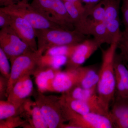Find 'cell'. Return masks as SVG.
<instances>
[{"label":"cell","instance_id":"cell-21","mask_svg":"<svg viewBox=\"0 0 128 128\" xmlns=\"http://www.w3.org/2000/svg\"><path fill=\"white\" fill-rule=\"evenodd\" d=\"M98 79V71L96 67L86 66V70L78 86L85 89H97Z\"/></svg>","mask_w":128,"mask_h":128},{"label":"cell","instance_id":"cell-3","mask_svg":"<svg viewBox=\"0 0 128 128\" xmlns=\"http://www.w3.org/2000/svg\"><path fill=\"white\" fill-rule=\"evenodd\" d=\"M34 98L48 128H60L66 121L60 97L46 96L38 91Z\"/></svg>","mask_w":128,"mask_h":128},{"label":"cell","instance_id":"cell-27","mask_svg":"<svg viewBox=\"0 0 128 128\" xmlns=\"http://www.w3.org/2000/svg\"><path fill=\"white\" fill-rule=\"evenodd\" d=\"M27 123L26 120H23L18 115L0 120V128H14L18 126L25 127Z\"/></svg>","mask_w":128,"mask_h":128},{"label":"cell","instance_id":"cell-33","mask_svg":"<svg viewBox=\"0 0 128 128\" xmlns=\"http://www.w3.org/2000/svg\"><path fill=\"white\" fill-rule=\"evenodd\" d=\"M64 2H68L72 3L75 5L80 11L84 14V5H83V2L81 0H62Z\"/></svg>","mask_w":128,"mask_h":128},{"label":"cell","instance_id":"cell-5","mask_svg":"<svg viewBox=\"0 0 128 128\" xmlns=\"http://www.w3.org/2000/svg\"><path fill=\"white\" fill-rule=\"evenodd\" d=\"M61 102L65 118L68 123L64 124L60 128H114L107 116L92 112L86 114H80Z\"/></svg>","mask_w":128,"mask_h":128},{"label":"cell","instance_id":"cell-6","mask_svg":"<svg viewBox=\"0 0 128 128\" xmlns=\"http://www.w3.org/2000/svg\"><path fill=\"white\" fill-rule=\"evenodd\" d=\"M0 10L11 15L22 18L28 22L36 30L63 28L50 20L28 2H19L1 7Z\"/></svg>","mask_w":128,"mask_h":128},{"label":"cell","instance_id":"cell-29","mask_svg":"<svg viewBox=\"0 0 128 128\" xmlns=\"http://www.w3.org/2000/svg\"><path fill=\"white\" fill-rule=\"evenodd\" d=\"M120 10L122 12L123 23L124 27V31L128 32V0H121Z\"/></svg>","mask_w":128,"mask_h":128},{"label":"cell","instance_id":"cell-26","mask_svg":"<svg viewBox=\"0 0 128 128\" xmlns=\"http://www.w3.org/2000/svg\"><path fill=\"white\" fill-rule=\"evenodd\" d=\"M76 45L54 47L46 50L44 54L61 56H65L68 58L73 53Z\"/></svg>","mask_w":128,"mask_h":128},{"label":"cell","instance_id":"cell-19","mask_svg":"<svg viewBox=\"0 0 128 128\" xmlns=\"http://www.w3.org/2000/svg\"><path fill=\"white\" fill-rule=\"evenodd\" d=\"M24 103L22 104H16L7 100H0V120L22 114L23 111Z\"/></svg>","mask_w":128,"mask_h":128},{"label":"cell","instance_id":"cell-16","mask_svg":"<svg viewBox=\"0 0 128 128\" xmlns=\"http://www.w3.org/2000/svg\"><path fill=\"white\" fill-rule=\"evenodd\" d=\"M28 119L30 128H48V124L35 102L27 99L23 104V112ZM27 121V122H28Z\"/></svg>","mask_w":128,"mask_h":128},{"label":"cell","instance_id":"cell-10","mask_svg":"<svg viewBox=\"0 0 128 128\" xmlns=\"http://www.w3.org/2000/svg\"><path fill=\"white\" fill-rule=\"evenodd\" d=\"M101 45L94 38H86L82 42L76 44L73 53L67 58L66 68H77L81 66Z\"/></svg>","mask_w":128,"mask_h":128},{"label":"cell","instance_id":"cell-23","mask_svg":"<svg viewBox=\"0 0 128 128\" xmlns=\"http://www.w3.org/2000/svg\"><path fill=\"white\" fill-rule=\"evenodd\" d=\"M110 44L115 39L119 38L122 34L120 30V18L110 21L106 23Z\"/></svg>","mask_w":128,"mask_h":128},{"label":"cell","instance_id":"cell-8","mask_svg":"<svg viewBox=\"0 0 128 128\" xmlns=\"http://www.w3.org/2000/svg\"><path fill=\"white\" fill-rule=\"evenodd\" d=\"M0 48L7 56L10 63L18 56L34 51L20 38L10 26L1 29Z\"/></svg>","mask_w":128,"mask_h":128},{"label":"cell","instance_id":"cell-11","mask_svg":"<svg viewBox=\"0 0 128 128\" xmlns=\"http://www.w3.org/2000/svg\"><path fill=\"white\" fill-rule=\"evenodd\" d=\"M62 94L84 101L90 108L92 112L108 116L101 104L97 89H85L79 86H76Z\"/></svg>","mask_w":128,"mask_h":128},{"label":"cell","instance_id":"cell-9","mask_svg":"<svg viewBox=\"0 0 128 128\" xmlns=\"http://www.w3.org/2000/svg\"><path fill=\"white\" fill-rule=\"evenodd\" d=\"M86 66L67 68L57 72L53 82V92L62 94L76 86H79L86 70Z\"/></svg>","mask_w":128,"mask_h":128},{"label":"cell","instance_id":"cell-18","mask_svg":"<svg viewBox=\"0 0 128 128\" xmlns=\"http://www.w3.org/2000/svg\"><path fill=\"white\" fill-rule=\"evenodd\" d=\"M60 98L62 103L77 113L85 114L92 112L87 104L82 100L72 98L64 94H62Z\"/></svg>","mask_w":128,"mask_h":128},{"label":"cell","instance_id":"cell-2","mask_svg":"<svg viewBox=\"0 0 128 128\" xmlns=\"http://www.w3.org/2000/svg\"><path fill=\"white\" fill-rule=\"evenodd\" d=\"M38 50L42 54L54 47L76 45L86 39V35L76 30L62 28L36 30Z\"/></svg>","mask_w":128,"mask_h":128},{"label":"cell","instance_id":"cell-14","mask_svg":"<svg viewBox=\"0 0 128 128\" xmlns=\"http://www.w3.org/2000/svg\"><path fill=\"white\" fill-rule=\"evenodd\" d=\"M31 75H25L15 83L8 95L7 100L16 104H23L33 92L34 85Z\"/></svg>","mask_w":128,"mask_h":128},{"label":"cell","instance_id":"cell-30","mask_svg":"<svg viewBox=\"0 0 128 128\" xmlns=\"http://www.w3.org/2000/svg\"><path fill=\"white\" fill-rule=\"evenodd\" d=\"M11 15L0 10V28H1L10 26Z\"/></svg>","mask_w":128,"mask_h":128},{"label":"cell","instance_id":"cell-15","mask_svg":"<svg viewBox=\"0 0 128 128\" xmlns=\"http://www.w3.org/2000/svg\"><path fill=\"white\" fill-rule=\"evenodd\" d=\"M108 118L114 128H128V99H114Z\"/></svg>","mask_w":128,"mask_h":128},{"label":"cell","instance_id":"cell-4","mask_svg":"<svg viewBox=\"0 0 128 128\" xmlns=\"http://www.w3.org/2000/svg\"><path fill=\"white\" fill-rule=\"evenodd\" d=\"M48 19L67 30L74 29L62 0H32L30 4Z\"/></svg>","mask_w":128,"mask_h":128},{"label":"cell","instance_id":"cell-25","mask_svg":"<svg viewBox=\"0 0 128 128\" xmlns=\"http://www.w3.org/2000/svg\"><path fill=\"white\" fill-rule=\"evenodd\" d=\"M121 59L125 64L128 63V32H122L118 43Z\"/></svg>","mask_w":128,"mask_h":128},{"label":"cell","instance_id":"cell-24","mask_svg":"<svg viewBox=\"0 0 128 128\" xmlns=\"http://www.w3.org/2000/svg\"><path fill=\"white\" fill-rule=\"evenodd\" d=\"M105 16V7L102 0L92 7L88 15V17L96 22H104Z\"/></svg>","mask_w":128,"mask_h":128},{"label":"cell","instance_id":"cell-28","mask_svg":"<svg viewBox=\"0 0 128 128\" xmlns=\"http://www.w3.org/2000/svg\"><path fill=\"white\" fill-rule=\"evenodd\" d=\"M9 58L3 50L0 48V72L1 75L9 80L10 74L11 66Z\"/></svg>","mask_w":128,"mask_h":128},{"label":"cell","instance_id":"cell-1","mask_svg":"<svg viewBox=\"0 0 128 128\" xmlns=\"http://www.w3.org/2000/svg\"><path fill=\"white\" fill-rule=\"evenodd\" d=\"M120 38L115 39L106 49L102 50V64L98 70L97 92L101 104L108 114L110 105L115 98L114 60Z\"/></svg>","mask_w":128,"mask_h":128},{"label":"cell","instance_id":"cell-34","mask_svg":"<svg viewBox=\"0 0 128 128\" xmlns=\"http://www.w3.org/2000/svg\"><path fill=\"white\" fill-rule=\"evenodd\" d=\"M29 0H0V6L1 7L7 6L19 2H28Z\"/></svg>","mask_w":128,"mask_h":128},{"label":"cell","instance_id":"cell-12","mask_svg":"<svg viewBox=\"0 0 128 128\" xmlns=\"http://www.w3.org/2000/svg\"><path fill=\"white\" fill-rule=\"evenodd\" d=\"M11 15L12 20L10 26L32 50L38 51V43L36 41L37 38L35 28L22 18Z\"/></svg>","mask_w":128,"mask_h":128},{"label":"cell","instance_id":"cell-32","mask_svg":"<svg viewBox=\"0 0 128 128\" xmlns=\"http://www.w3.org/2000/svg\"><path fill=\"white\" fill-rule=\"evenodd\" d=\"M102 0H81L83 3H84L85 14L88 16L89 12L92 7Z\"/></svg>","mask_w":128,"mask_h":128},{"label":"cell","instance_id":"cell-17","mask_svg":"<svg viewBox=\"0 0 128 128\" xmlns=\"http://www.w3.org/2000/svg\"><path fill=\"white\" fill-rule=\"evenodd\" d=\"M60 70L48 67H38L33 76L38 92L43 93L45 92H53V82Z\"/></svg>","mask_w":128,"mask_h":128},{"label":"cell","instance_id":"cell-20","mask_svg":"<svg viewBox=\"0 0 128 128\" xmlns=\"http://www.w3.org/2000/svg\"><path fill=\"white\" fill-rule=\"evenodd\" d=\"M67 60V58L65 56L43 54L40 57L38 67L60 70L61 66L66 64Z\"/></svg>","mask_w":128,"mask_h":128},{"label":"cell","instance_id":"cell-7","mask_svg":"<svg viewBox=\"0 0 128 128\" xmlns=\"http://www.w3.org/2000/svg\"><path fill=\"white\" fill-rule=\"evenodd\" d=\"M43 54L38 50L32 51L16 58L11 63V69L8 80L6 98L15 83L26 75H33L38 67L40 56Z\"/></svg>","mask_w":128,"mask_h":128},{"label":"cell","instance_id":"cell-13","mask_svg":"<svg viewBox=\"0 0 128 128\" xmlns=\"http://www.w3.org/2000/svg\"><path fill=\"white\" fill-rule=\"evenodd\" d=\"M114 70L116 82L114 99H128V69L120 54H117L114 58Z\"/></svg>","mask_w":128,"mask_h":128},{"label":"cell","instance_id":"cell-31","mask_svg":"<svg viewBox=\"0 0 128 128\" xmlns=\"http://www.w3.org/2000/svg\"><path fill=\"white\" fill-rule=\"evenodd\" d=\"M8 79L0 75V98L3 100L4 97L6 98V92L8 84Z\"/></svg>","mask_w":128,"mask_h":128},{"label":"cell","instance_id":"cell-22","mask_svg":"<svg viewBox=\"0 0 128 128\" xmlns=\"http://www.w3.org/2000/svg\"><path fill=\"white\" fill-rule=\"evenodd\" d=\"M105 12L104 22L119 18L121 0H102Z\"/></svg>","mask_w":128,"mask_h":128}]
</instances>
